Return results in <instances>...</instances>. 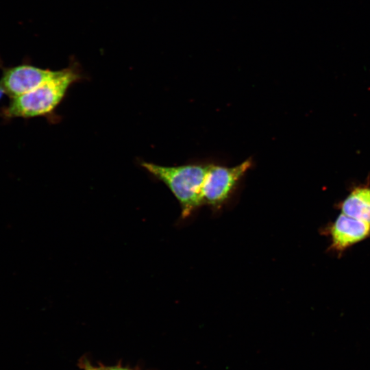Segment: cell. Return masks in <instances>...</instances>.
Here are the masks:
<instances>
[{
	"mask_svg": "<svg viewBox=\"0 0 370 370\" xmlns=\"http://www.w3.org/2000/svg\"><path fill=\"white\" fill-rule=\"evenodd\" d=\"M3 94H5V93H4V92H3V90L2 88H1V86H0V99H1V97H2V95H3Z\"/></svg>",
	"mask_w": 370,
	"mask_h": 370,
	"instance_id": "9c48e42d",
	"label": "cell"
},
{
	"mask_svg": "<svg viewBox=\"0 0 370 370\" xmlns=\"http://www.w3.org/2000/svg\"><path fill=\"white\" fill-rule=\"evenodd\" d=\"M85 370H101V367L100 368H96V367H92V366H90V365H86L85 367Z\"/></svg>",
	"mask_w": 370,
	"mask_h": 370,
	"instance_id": "ba28073f",
	"label": "cell"
},
{
	"mask_svg": "<svg viewBox=\"0 0 370 370\" xmlns=\"http://www.w3.org/2000/svg\"><path fill=\"white\" fill-rule=\"evenodd\" d=\"M76 66L57 71L56 74L32 90L10 100L3 110L7 118H32L51 114L65 97L70 86L82 78Z\"/></svg>",
	"mask_w": 370,
	"mask_h": 370,
	"instance_id": "7a4b0ae2",
	"label": "cell"
},
{
	"mask_svg": "<svg viewBox=\"0 0 370 370\" xmlns=\"http://www.w3.org/2000/svg\"><path fill=\"white\" fill-rule=\"evenodd\" d=\"M341 212L370 224V188L354 189L343 201Z\"/></svg>",
	"mask_w": 370,
	"mask_h": 370,
	"instance_id": "8992f818",
	"label": "cell"
},
{
	"mask_svg": "<svg viewBox=\"0 0 370 370\" xmlns=\"http://www.w3.org/2000/svg\"><path fill=\"white\" fill-rule=\"evenodd\" d=\"M330 234L332 247L345 250L370 235V224L341 213L331 227Z\"/></svg>",
	"mask_w": 370,
	"mask_h": 370,
	"instance_id": "5b68a950",
	"label": "cell"
},
{
	"mask_svg": "<svg viewBox=\"0 0 370 370\" xmlns=\"http://www.w3.org/2000/svg\"><path fill=\"white\" fill-rule=\"evenodd\" d=\"M212 160H195L175 166L142 161L140 164L164 183L177 199L184 217L202 205L201 189Z\"/></svg>",
	"mask_w": 370,
	"mask_h": 370,
	"instance_id": "6da1fadb",
	"label": "cell"
},
{
	"mask_svg": "<svg viewBox=\"0 0 370 370\" xmlns=\"http://www.w3.org/2000/svg\"><path fill=\"white\" fill-rule=\"evenodd\" d=\"M57 71L31 65H21L7 69L0 80L5 94L11 99L25 94L51 78Z\"/></svg>",
	"mask_w": 370,
	"mask_h": 370,
	"instance_id": "277c9868",
	"label": "cell"
},
{
	"mask_svg": "<svg viewBox=\"0 0 370 370\" xmlns=\"http://www.w3.org/2000/svg\"><path fill=\"white\" fill-rule=\"evenodd\" d=\"M101 370H130L120 367H101Z\"/></svg>",
	"mask_w": 370,
	"mask_h": 370,
	"instance_id": "52a82bcc",
	"label": "cell"
},
{
	"mask_svg": "<svg viewBox=\"0 0 370 370\" xmlns=\"http://www.w3.org/2000/svg\"><path fill=\"white\" fill-rule=\"evenodd\" d=\"M253 165L251 158L232 166L212 161L201 189L202 205L212 208L223 206L235 193Z\"/></svg>",
	"mask_w": 370,
	"mask_h": 370,
	"instance_id": "3957f363",
	"label": "cell"
}]
</instances>
